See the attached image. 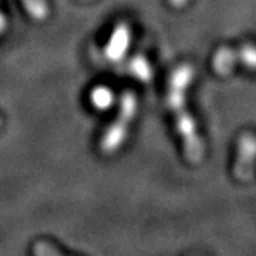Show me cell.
Segmentation results:
<instances>
[{
    "instance_id": "cell-1",
    "label": "cell",
    "mask_w": 256,
    "mask_h": 256,
    "mask_svg": "<svg viewBox=\"0 0 256 256\" xmlns=\"http://www.w3.org/2000/svg\"><path fill=\"white\" fill-rule=\"evenodd\" d=\"M194 80V68L191 64H181L171 73L168 82L166 101L174 116L175 130L184 142L186 160L192 164H201L205 156V146L198 134L195 120L186 110V90Z\"/></svg>"
},
{
    "instance_id": "cell-2",
    "label": "cell",
    "mask_w": 256,
    "mask_h": 256,
    "mask_svg": "<svg viewBox=\"0 0 256 256\" xmlns=\"http://www.w3.org/2000/svg\"><path fill=\"white\" fill-rule=\"evenodd\" d=\"M137 97L136 94L127 90L121 96L120 101L118 114L116 120L110 124V127L106 130L104 136L101 138V151L107 156H111L114 152H117L122 144L127 140L128 130L130 124L132 122V120L137 114Z\"/></svg>"
},
{
    "instance_id": "cell-3",
    "label": "cell",
    "mask_w": 256,
    "mask_h": 256,
    "mask_svg": "<svg viewBox=\"0 0 256 256\" xmlns=\"http://www.w3.org/2000/svg\"><path fill=\"white\" fill-rule=\"evenodd\" d=\"M255 137L252 132H244L238 141V156L234 166V175L239 181H249L254 178L255 160Z\"/></svg>"
},
{
    "instance_id": "cell-4",
    "label": "cell",
    "mask_w": 256,
    "mask_h": 256,
    "mask_svg": "<svg viewBox=\"0 0 256 256\" xmlns=\"http://www.w3.org/2000/svg\"><path fill=\"white\" fill-rule=\"evenodd\" d=\"M235 52L230 50L228 47H222L216 52L215 58H214V67L216 70V73L222 74V76H226L232 72L235 62H236V57H235Z\"/></svg>"
},
{
    "instance_id": "cell-5",
    "label": "cell",
    "mask_w": 256,
    "mask_h": 256,
    "mask_svg": "<svg viewBox=\"0 0 256 256\" xmlns=\"http://www.w3.org/2000/svg\"><path fill=\"white\" fill-rule=\"evenodd\" d=\"M128 44V30L126 26H121L116 30L114 36L111 38V44L107 50V54L110 56V58L112 60H117L118 56H121Z\"/></svg>"
},
{
    "instance_id": "cell-6",
    "label": "cell",
    "mask_w": 256,
    "mask_h": 256,
    "mask_svg": "<svg viewBox=\"0 0 256 256\" xmlns=\"http://www.w3.org/2000/svg\"><path fill=\"white\" fill-rule=\"evenodd\" d=\"M24 9L36 20H44L48 16V6L46 0H22Z\"/></svg>"
},
{
    "instance_id": "cell-7",
    "label": "cell",
    "mask_w": 256,
    "mask_h": 256,
    "mask_svg": "<svg viewBox=\"0 0 256 256\" xmlns=\"http://www.w3.org/2000/svg\"><path fill=\"white\" fill-rule=\"evenodd\" d=\"M111 100H112V96H111L110 90L104 88V87H100V88H96L92 94V104L98 108H106L111 104Z\"/></svg>"
},
{
    "instance_id": "cell-8",
    "label": "cell",
    "mask_w": 256,
    "mask_h": 256,
    "mask_svg": "<svg viewBox=\"0 0 256 256\" xmlns=\"http://www.w3.org/2000/svg\"><path fill=\"white\" fill-rule=\"evenodd\" d=\"M33 255L34 256H64L63 254L58 252V249L48 244L46 240H38L34 244L33 248Z\"/></svg>"
},
{
    "instance_id": "cell-9",
    "label": "cell",
    "mask_w": 256,
    "mask_h": 256,
    "mask_svg": "<svg viewBox=\"0 0 256 256\" xmlns=\"http://www.w3.org/2000/svg\"><path fill=\"white\" fill-rule=\"evenodd\" d=\"M240 58L249 67V70L255 68V48L252 44H246L240 50Z\"/></svg>"
},
{
    "instance_id": "cell-10",
    "label": "cell",
    "mask_w": 256,
    "mask_h": 256,
    "mask_svg": "<svg viewBox=\"0 0 256 256\" xmlns=\"http://www.w3.org/2000/svg\"><path fill=\"white\" fill-rule=\"evenodd\" d=\"M168 2L175 9H182V8H185L190 3V0H168Z\"/></svg>"
},
{
    "instance_id": "cell-11",
    "label": "cell",
    "mask_w": 256,
    "mask_h": 256,
    "mask_svg": "<svg viewBox=\"0 0 256 256\" xmlns=\"http://www.w3.org/2000/svg\"><path fill=\"white\" fill-rule=\"evenodd\" d=\"M4 26H6V20H4V18H3V14L0 13V32L4 28Z\"/></svg>"
},
{
    "instance_id": "cell-12",
    "label": "cell",
    "mask_w": 256,
    "mask_h": 256,
    "mask_svg": "<svg viewBox=\"0 0 256 256\" xmlns=\"http://www.w3.org/2000/svg\"><path fill=\"white\" fill-rule=\"evenodd\" d=\"M0 124H2V120H0Z\"/></svg>"
}]
</instances>
